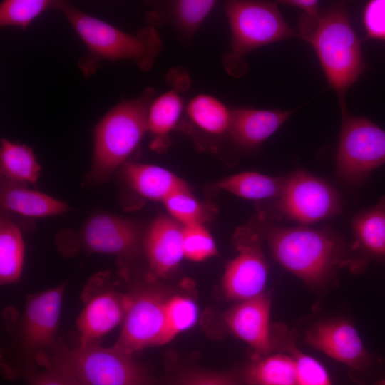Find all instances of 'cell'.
Instances as JSON below:
<instances>
[{"instance_id":"cell-29","label":"cell","mask_w":385,"mask_h":385,"mask_svg":"<svg viewBox=\"0 0 385 385\" xmlns=\"http://www.w3.org/2000/svg\"><path fill=\"white\" fill-rule=\"evenodd\" d=\"M56 0H4L0 3V26L26 29L36 18L57 10Z\"/></svg>"},{"instance_id":"cell-6","label":"cell","mask_w":385,"mask_h":385,"mask_svg":"<svg viewBox=\"0 0 385 385\" xmlns=\"http://www.w3.org/2000/svg\"><path fill=\"white\" fill-rule=\"evenodd\" d=\"M224 9L230 30V45L222 62L232 77L239 78L247 71L245 57L250 52L299 36L285 21L276 3L229 1Z\"/></svg>"},{"instance_id":"cell-23","label":"cell","mask_w":385,"mask_h":385,"mask_svg":"<svg viewBox=\"0 0 385 385\" xmlns=\"http://www.w3.org/2000/svg\"><path fill=\"white\" fill-rule=\"evenodd\" d=\"M0 170L3 180L35 184L41 166L33 150L26 145L2 138L0 145Z\"/></svg>"},{"instance_id":"cell-15","label":"cell","mask_w":385,"mask_h":385,"mask_svg":"<svg viewBox=\"0 0 385 385\" xmlns=\"http://www.w3.org/2000/svg\"><path fill=\"white\" fill-rule=\"evenodd\" d=\"M270 297L265 292L240 301L225 316L228 329L258 355H267L274 350L270 325Z\"/></svg>"},{"instance_id":"cell-34","label":"cell","mask_w":385,"mask_h":385,"mask_svg":"<svg viewBox=\"0 0 385 385\" xmlns=\"http://www.w3.org/2000/svg\"><path fill=\"white\" fill-rule=\"evenodd\" d=\"M362 20L369 38L385 41V0L368 1Z\"/></svg>"},{"instance_id":"cell-22","label":"cell","mask_w":385,"mask_h":385,"mask_svg":"<svg viewBox=\"0 0 385 385\" xmlns=\"http://www.w3.org/2000/svg\"><path fill=\"white\" fill-rule=\"evenodd\" d=\"M240 372L246 385H297L295 365L288 354H257Z\"/></svg>"},{"instance_id":"cell-16","label":"cell","mask_w":385,"mask_h":385,"mask_svg":"<svg viewBox=\"0 0 385 385\" xmlns=\"http://www.w3.org/2000/svg\"><path fill=\"white\" fill-rule=\"evenodd\" d=\"M183 227L170 216L160 215L147 228L143 248L153 277H168L184 257Z\"/></svg>"},{"instance_id":"cell-20","label":"cell","mask_w":385,"mask_h":385,"mask_svg":"<svg viewBox=\"0 0 385 385\" xmlns=\"http://www.w3.org/2000/svg\"><path fill=\"white\" fill-rule=\"evenodd\" d=\"M0 202L4 210L31 217L58 215L71 210L58 199L5 180L1 187Z\"/></svg>"},{"instance_id":"cell-14","label":"cell","mask_w":385,"mask_h":385,"mask_svg":"<svg viewBox=\"0 0 385 385\" xmlns=\"http://www.w3.org/2000/svg\"><path fill=\"white\" fill-rule=\"evenodd\" d=\"M304 342L351 368L361 369L370 356L354 326L346 319L319 322L307 332Z\"/></svg>"},{"instance_id":"cell-36","label":"cell","mask_w":385,"mask_h":385,"mask_svg":"<svg viewBox=\"0 0 385 385\" xmlns=\"http://www.w3.org/2000/svg\"><path fill=\"white\" fill-rule=\"evenodd\" d=\"M280 4L297 8L303 11V15L313 19L321 16L319 2L316 0H284L279 1Z\"/></svg>"},{"instance_id":"cell-30","label":"cell","mask_w":385,"mask_h":385,"mask_svg":"<svg viewBox=\"0 0 385 385\" xmlns=\"http://www.w3.org/2000/svg\"><path fill=\"white\" fill-rule=\"evenodd\" d=\"M163 203L170 216L183 226L204 224L211 215L209 207L193 196L188 187L173 192Z\"/></svg>"},{"instance_id":"cell-3","label":"cell","mask_w":385,"mask_h":385,"mask_svg":"<svg viewBox=\"0 0 385 385\" xmlns=\"http://www.w3.org/2000/svg\"><path fill=\"white\" fill-rule=\"evenodd\" d=\"M301 37L313 47L329 86L338 96L342 112L346 111V94L366 65L345 5L330 6Z\"/></svg>"},{"instance_id":"cell-12","label":"cell","mask_w":385,"mask_h":385,"mask_svg":"<svg viewBox=\"0 0 385 385\" xmlns=\"http://www.w3.org/2000/svg\"><path fill=\"white\" fill-rule=\"evenodd\" d=\"M126 297L113 287L106 273L92 277L84 289L85 305L76 321L78 344L98 342L122 323Z\"/></svg>"},{"instance_id":"cell-11","label":"cell","mask_w":385,"mask_h":385,"mask_svg":"<svg viewBox=\"0 0 385 385\" xmlns=\"http://www.w3.org/2000/svg\"><path fill=\"white\" fill-rule=\"evenodd\" d=\"M261 240L253 225L236 231L234 244L237 255L227 265L222 278V289L228 298L242 301L265 292L268 265Z\"/></svg>"},{"instance_id":"cell-31","label":"cell","mask_w":385,"mask_h":385,"mask_svg":"<svg viewBox=\"0 0 385 385\" xmlns=\"http://www.w3.org/2000/svg\"><path fill=\"white\" fill-rule=\"evenodd\" d=\"M197 309L194 302L180 295L169 296L165 304V328L160 345L172 340L196 322Z\"/></svg>"},{"instance_id":"cell-5","label":"cell","mask_w":385,"mask_h":385,"mask_svg":"<svg viewBox=\"0 0 385 385\" xmlns=\"http://www.w3.org/2000/svg\"><path fill=\"white\" fill-rule=\"evenodd\" d=\"M51 366L81 385H153L149 371L133 355L98 342L69 348L58 343L39 366Z\"/></svg>"},{"instance_id":"cell-13","label":"cell","mask_w":385,"mask_h":385,"mask_svg":"<svg viewBox=\"0 0 385 385\" xmlns=\"http://www.w3.org/2000/svg\"><path fill=\"white\" fill-rule=\"evenodd\" d=\"M143 235L139 227L128 219L98 213L84 222L78 234V243L89 252L125 257L143 247Z\"/></svg>"},{"instance_id":"cell-8","label":"cell","mask_w":385,"mask_h":385,"mask_svg":"<svg viewBox=\"0 0 385 385\" xmlns=\"http://www.w3.org/2000/svg\"><path fill=\"white\" fill-rule=\"evenodd\" d=\"M274 208L278 217L301 225L332 217L342 210L337 191L325 180L302 169L285 177Z\"/></svg>"},{"instance_id":"cell-18","label":"cell","mask_w":385,"mask_h":385,"mask_svg":"<svg viewBox=\"0 0 385 385\" xmlns=\"http://www.w3.org/2000/svg\"><path fill=\"white\" fill-rule=\"evenodd\" d=\"M295 111L235 108L228 133L238 145L255 148L273 135Z\"/></svg>"},{"instance_id":"cell-35","label":"cell","mask_w":385,"mask_h":385,"mask_svg":"<svg viewBox=\"0 0 385 385\" xmlns=\"http://www.w3.org/2000/svg\"><path fill=\"white\" fill-rule=\"evenodd\" d=\"M30 369L23 374L28 385H81L67 374L49 365Z\"/></svg>"},{"instance_id":"cell-37","label":"cell","mask_w":385,"mask_h":385,"mask_svg":"<svg viewBox=\"0 0 385 385\" xmlns=\"http://www.w3.org/2000/svg\"><path fill=\"white\" fill-rule=\"evenodd\" d=\"M374 385H385V379L376 382Z\"/></svg>"},{"instance_id":"cell-28","label":"cell","mask_w":385,"mask_h":385,"mask_svg":"<svg viewBox=\"0 0 385 385\" xmlns=\"http://www.w3.org/2000/svg\"><path fill=\"white\" fill-rule=\"evenodd\" d=\"M216 4L213 0L173 1L166 4L164 14L180 36L190 40Z\"/></svg>"},{"instance_id":"cell-9","label":"cell","mask_w":385,"mask_h":385,"mask_svg":"<svg viewBox=\"0 0 385 385\" xmlns=\"http://www.w3.org/2000/svg\"><path fill=\"white\" fill-rule=\"evenodd\" d=\"M65 284L27 297L19 329V340L36 368L57 346L56 334Z\"/></svg>"},{"instance_id":"cell-33","label":"cell","mask_w":385,"mask_h":385,"mask_svg":"<svg viewBox=\"0 0 385 385\" xmlns=\"http://www.w3.org/2000/svg\"><path fill=\"white\" fill-rule=\"evenodd\" d=\"M175 385H246L241 372L189 371L180 374Z\"/></svg>"},{"instance_id":"cell-26","label":"cell","mask_w":385,"mask_h":385,"mask_svg":"<svg viewBox=\"0 0 385 385\" xmlns=\"http://www.w3.org/2000/svg\"><path fill=\"white\" fill-rule=\"evenodd\" d=\"M285 177H272L257 172H244L219 181L216 188L249 200L276 198L280 194Z\"/></svg>"},{"instance_id":"cell-7","label":"cell","mask_w":385,"mask_h":385,"mask_svg":"<svg viewBox=\"0 0 385 385\" xmlns=\"http://www.w3.org/2000/svg\"><path fill=\"white\" fill-rule=\"evenodd\" d=\"M342 113L336 171L344 182L359 184L385 164V130L365 117Z\"/></svg>"},{"instance_id":"cell-21","label":"cell","mask_w":385,"mask_h":385,"mask_svg":"<svg viewBox=\"0 0 385 385\" xmlns=\"http://www.w3.org/2000/svg\"><path fill=\"white\" fill-rule=\"evenodd\" d=\"M123 174L133 190L156 201L163 202L173 192L188 187L170 170L150 164L126 162L123 165Z\"/></svg>"},{"instance_id":"cell-10","label":"cell","mask_w":385,"mask_h":385,"mask_svg":"<svg viewBox=\"0 0 385 385\" xmlns=\"http://www.w3.org/2000/svg\"><path fill=\"white\" fill-rule=\"evenodd\" d=\"M126 294L125 316L114 346L133 355L145 347L160 345L169 297L150 287H139Z\"/></svg>"},{"instance_id":"cell-24","label":"cell","mask_w":385,"mask_h":385,"mask_svg":"<svg viewBox=\"0 0 385 385\" xmlns=\"http://www.w3.org/2000/svg\"><path fill=\"white\" fill-rule=\"evenodd\" d=\"M185 112L193 125L207 134L220 135L228 133L232 110L212 95L195 96L187 103Z\"/></svg>"},{"instance_id":"cell-17","label":"cell","mask_w":385,"mask_h":385,"mask_svg":"<svg viewBox=\"0 0 385 385\" xmlns=\"http://www.w3.org/2000/svg\"><path fill=\"white\" fill-rule=\"evenodd\" d=\"M168 78L172 88L153 99L147 115L148 132L153 138L151 147L156 150L164 147L168 135L179 123L185 108L180 92L185 91L190 84L184 71L179 79L177 71H170Z\"/></svg>"},{"instance_id":"cell-2","label":"cell","mask_w":385,"mask_h":385,"mask_svg":"<svg viewBox=\"0 0 385 385\" xmlns=\"http://www.w3.org/2000/svg\"><path fill=\"white\" fill-rule=\"evenodd\" d=\"M60 11L86 47L78 66L86 76L93 75L102 61L130 60L143 71H150L163 48V41L151 25L129 34L101 19L59 1Z\"/></svg>"},{"instance_id":"cell-25","label":"cell","mask_w":385,"mask_h":385,"mask_svg":"<svg viewBox=\"0 0 385 385\" xmlns=\"http://www.w3.org/2000/svg\"><path fill=\"white\" fill-rule=\"evenodd\" d=\"M25 246L19 227L1 216L0 221V282L1 285L17 282L21 276Z\"/></svg>"},{"instance_id":"cell-32","label":"cell","mask_w":385,"mask_h":385,"mask_svg":"<svg viewBox=\"0 0 385 385\" xmlns=\"http://www.w3.org/2000/svg\"><path fill=\"white\" fill-rule=\"evenodd\" d=\"M183 227L184 257L193 262H201L217 254L215 240L203 224Z\"/></svg>"},{"instance_id":"cell-4","label":"cell","mask_w":385,"mask_h":385,"mask_svg":"<svg viewBox=\"0 0 385 385\" xmlns=\"http://www.w3.org/2000/svg\"><path fill=\"white\" fill-rule=\"evenodd\" d=\"M154 93V88H147L135 98L119 101L99 120L93 133L91 180H107L138 146L148 132L147 115Z\"/></svg>"},{"instance_id":"cell-1","label":"cell","mask_w":385,"mask_h":385,"mask_svg":"<svg viewBox=\"0 0 385 385\" xmlns=\"http://www.w3.org/2000/svg\"><path fill=\"white\" fill-rule=\"evenodd\" d=\"M266 239L276 261L307 285L319 288L326 284L340 267L365 263L353 258L343 239L327 227L312 229L306 225L281 227L253 225Z\"/></svg>"},{"instance_id":"cell-27","label":"cell","mask_w":385,"mask_h":385,"mask_svg":"<svg viewBox=\"0 0 385 385\" xmlns=\"http://www.w3.org/2000/svg\"><path fill=\"white\" fill-rule=\"evenodd\" d=\"M272 334L274 349L279 347L293 359L297 373V385H332L325 368L314 358L300 351L290 332L277 328Z\"/></svg>"},{"instance_id":"cell-19","label":"cell","mask_w":385,"mask_h":385,"mask_svg":"<svg viewBox=\"0 0 385 385\" xmlns=\"http://www.w3.org/2000/svg\"><path fill=\"white\" fill-rule=\"evenodd\" d=\"M355 238L353 250L364 256L385 264V196L374 207L357 213L351 221Z\"/></svg>"}]
</instances>
